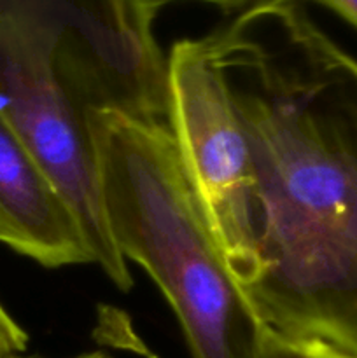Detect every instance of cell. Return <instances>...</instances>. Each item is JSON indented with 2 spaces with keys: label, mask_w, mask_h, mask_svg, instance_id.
<instances>
[{
  "label": "cell",
  "mask_w": 357,
  "mask_h": 358,
  "mask_svg": "<svg viewBox=\"0 0 357 358\" xmlns=\"http://www.w3.org/2000/svg\"><path fill=\"white\" fill-rule=\"evenodd\" d=\"M205 38L254 173L244 294L270 331L357 357V59L304 0H252Z\"/></svg>",
  "instance_id": "6da1fadb"
},
{
  "label": "cell",
  "mask_w": 357,
  "mask_h": 358,
  "mask_svg": "<svg viewBox=\"0 0 357 358\" xmlns=\"http://www.w3.org/2000/svg\"><path fill=\"white\" fill-rule=\"evenodd\" d=\"M154 17L136 0H0V105L122 292L133 280L105 215L94 121L122 114L170 128Z\"/></svg>",
  "instance_id": "7a4b0ae2"
},
{
  "label": "cell",
  "mask_w": 357,
  "mask_h": 358,
  "mask_svg": "<svg viewBox=\"0 0 357 358\" xmlns=\"http://www.w3.org/2000/svg\"><path fill=\"white\" fill-rule=\"evenodd\" d=\"M94 138L112 240L160 287L191 358H259L266 325L227 268L172 128L102 114Z\"/></svg>",
  "instance_id": "3957f363"
},
{
  "label": "cell",
  "mask_w": 357,
  "mask_h": 358,
  "mask_svg": "<svg viewBox=\"0 0 357 358\" xmlns=\"http://www.w3.org/2000/svg\"><path fill=\"white\" fill-rule=\"evenodd\" d=\"M170 128L227 268L241 290L255 276L251 150L205 37L175 42L167 58Z\"/></svg>",
  "instance_id": "277c9868"
},
{
  "label": "cell",
  "mask_w": 357,
  "mask_h": 358,
  "mask_svg": "<svg viewBox=\"0 0 357 358\" xmlns=\"http://www.w3.org/2000/svg\"><path fill=\"white\" fill-rule=\"evenodd\" d=\"M0 243L46 268L93 264L76 213L0 105Z\"/></svg>",
  "instance_id": "5b68a950"
},
{
  "label": "cell",
  "mask_w": 357,
  "mask_h": 358,
  "mask_svg": "<svg viewBox=\"0 0 357 358\" xmlns=\"http://www.w3.org/2000/svg\"><path fill=\"white\" fill-rule=\"evenodd\" d=\"M259 358H357L332 346L307 339H290L266 327Z\"/></svg>",
  "instance_id": "8992f818"
},
{
  "label": "cell",
  "mask_w": 357,
  "mask_h": 358,
  "mask_svg": "<svg viewBox=\"0 0 357 358\" xmlns=\"http://www.w3.org/2000/svg\"><path fill=\"white\" fill-rule=\"evenodd\" d=\"M28 345V336L20 325L14 322L0 304V358H13L14 355H23Z\"/></svg>",
  "instance_id": "52a82bcc"
},
{
  "label": "cell",
  "mask_w": 357,
  "mask_h": 358,
  "mask_svg": "<svg viewBox=\"0 0 357 358\" xmlns=\"http://www.w3.org/2000/svg\"><path fill=\"white\" fill-rule=\"evenodd\" d=\"M136 2H139L140 6L146 7L147 10H150L153 14H158L163 7L170 6V3L174 2H178V0H136ZM200 2H205L209 3V6L219 7V9L230 13V10L244 9V7H247L252 0H200Z\"/></svg>",
  "instance_id": "ba28073f"
},
{
  "label": "cell",
  "mask_w": 357,
  "mask_h": 358,
  "mask_svg": "<svg viewBox=\"0 0 357 358\" xmlns=\"http://www.w3.org/2000/svg\"><path fill=\"white\" fill-rule=\"evenodd\" d=\"M312 2L328 7L332 13L342 16L346 23L357 28V0H312Z\"/></svg>",
  "instance_id": "9c48e42d"
},
{
  "label": "cell",
  "mask_w": 357,
  "mask_h": 358,
  "mask_svg": "<svg viewBox=\"0 0 357 358\" xmlns=\"http://www.w3.org/2000/svg\"><path fill=\"white\" fill-rule=\"evenodd\" d=\"M13 358H34V357L14 355ZM76 358H112V357H108L107 353H104V352H93V353H86V355H80V357H76Z\"/></svg>",
  "instance_id": "30bf717a"
}]
</instances>
